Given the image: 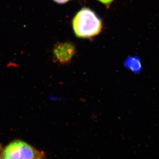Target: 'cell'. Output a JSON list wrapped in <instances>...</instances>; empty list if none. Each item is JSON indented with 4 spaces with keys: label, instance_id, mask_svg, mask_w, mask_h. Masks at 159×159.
Returning <instances> with one entry per match:
<instances>
[{
    "label": "cell",
    "instance_id": "6da1fadb",
    "mask_svg": "<svg viewBox=\"0 0 159 159\" xmlns=\"http://www.w3.org/2000/svg\"><path fill=\"white\" fill-rule=\"evenodd\" d=\"M73 27L77 37L88 38L100 33L102 29V23L93 11L84 8L74 18Z\"/></svg>",
    "mask_w": 159,
    "mask_h": 159
},
{
    "label": "cell",
    "instance_id": "7a4b0ae2",
    "mask_svg": "<svg viewBox=\"0 0 159 159\" xmlns=\"http://www.w3.org/2000/svg\"><path fill=\"white\" fill-rule=\"evenodd\" d=\"M3 159H35L34 149L22 141L17 140L8 144L3 150Z\"/></svg>",
    "mask_w": 159,
    "mask_h": 159
},
{
    "label": "cell",
    "instance_id": "3957f363",
    "mask_svg": "<svg viewBox=\"0 0 159 159\" xmlns=\"http://www.w3.org/2000/svg\"><path fill=\"white\" fill-rule=\"evenodd\" d=\"M75 47L73 44L66 42L56 45L53 54L57 61L64 64L68 63L71 60L75 54Z\"/></svg>",
    "mask_w": 159,
    "mask_h": 159
},
{
    "label": "cell",
    "instance_id": "277c9868",
    "mask_svg": "<svg viewBox=\"0 0 159 159\" xmlns=\"http://www.w3.org/2000/svg\"><path fill=\"white\" fill-rule=\"evenodd\" d=\"M124 66L126 69L134 74L140 73L143 69L141 61L140 58L136 56L127 57L124 62Z\"/></svg>",
    "mask_w": 159,
    "mask_h": 159
},
{
    "label": "cell",
    "instance_id": "5b68a950",
    "mask_svg": "<svg viewBox=\"0 0 159 159\" xmlns=\"http://www.w3.org/2000/svg\"><path fill=\"white\" fill-rule=\"evenodd\" d=\"M98 1H99L101 3H103L106 5H109L113 0H98Z\"/></svg>",
    "mask_w": 159,
    "mask_h": 159
},
{
    "label": "cell",
    "instance_id": "8992f818",
    "mask_svg": "<svg viewBox=\"0 0 159 159\" xmlns=\"http://www.w3.org/2000/svg\"><path fill=\"white\" fill-rule=\"evenodd\" d=\"M53 1H54L56 3H59V4H64V3L68 2L70 0H53Z\"/></svg>",
    "mask_w": 159,
    "mask_h": 159
},
{
    "label": "cell",
    "instance_id": "52a82bcc",
    "mask_svg": "<svg viewBox=\"0 0 159 159\" xmlns=\"http://www.w3.org/2000/svg\"><path fill=\"white\" fill-rule=\"evenodd\" d=\"M0 159H1V158H0Z\"/></svg>",
    "mask_w": 159,
    "mask_h": 159
},
{
    "label": "cell",
    "instance_id": "ba28073f",
    "mask_svg": "<svg viewBox=\"0 0 159 159\" xmlns=\"http://www.w3.org/2000/svg\"></svg>",
    "mask_w": 159,
    "mask_h": 159
}]
</instances>
